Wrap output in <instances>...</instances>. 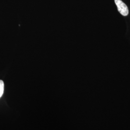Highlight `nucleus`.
<instances>
[{
  "instance_id": "1",
  "label": "nucleus",
  "mask_w": 130,
  "mask_h": 130,
  "mask_svg": "<svg viewBox=\"0 0 130 130\" xmlns=\"http://www.w3.org/2000/svg\"><path fill=\"white\" fill-rule=\"evenodd\" d=\"M118 11L123 16H127L129 14L127 6L121 0H114Z\"/></svg>"
},
{
  "instance_id": "2",
  "label": "nucleus",
  "mask_w": 130,
  "mask_h": 130,
  "mask_svg": "<svg viewBox=\"0 0 130 130\" xmlns=\"http://www.w3.org/2000/svg\"><path fill=\"white\" fill-rule=\"evenodd\" d=\"M4 92V83L2 80H0V98H1Z\"/></svg>"
}]
</instances>
